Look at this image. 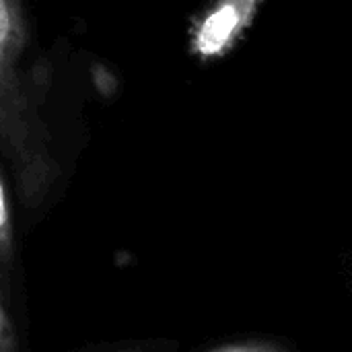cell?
I'll list each match as a JSON object with an SVG mask.
<instances>
[{"instance_id": "obj_1", "label": "cell", "mask_w": 352, "mask_h": 352, "mask_svg": "<svg viewBox=\"0 0 352 352\" xmlns=\"http://www.w3.org/2000/svg\"><path fill=\"white\" fill-rule=\"evenodd\" d=\"M27 39L21 0H0V151L12 163L23 198L37 202L54 184L58 165L21 72Z\"/></svg>"}, {"instance_id": "obj_2", "label": "cell", "mask_w": 352, "mask_h": 352, "mask_svg": "<svg viewBox=\"0 0 352 352\" xmlns=\"http://www.w3.org/2000/svg\"><path fill=\"white\" fill-rule=\"evenodd\" d=\"M266 0H214L190 29V54L200 62L225 58L254 25Z\"/></svg>"}, {"instance_id": "obj_3", "label": "cell", "mask_w": 352, "mask_h": 352, "mask_svg": "<svg viewBox=\"0 0 352 352\" xmlns=\"http://www.w3.org/2000/svg\"><path fill=\"white\" fill-rule=\"evenodd\" d=\"M12 254V221L4 182L0 177V256L10 258Z\"/></svg>"}, {"instance_id": "obj_4", "label": "cell", "mask_w": 352, "mask_h": 352, "mask_svg": "<svg viewBox=\"0 0 352 352\" xmlns=\"http://www.w3.org/2000/svg\"><path fill=\"white\" fill-rule=\"evenodd\" d=\"M0 352H16V334L2 301H0Z\"/></svg>"}, {"instance_id": "obj_5", "label": "cell", "mask_w": 352, "mask_h": 352, "mask_svg": "<svg viewBox=\"0 0 352 352\" xmlns=\"http://www.w3.org/2000/svg\"><path fill=\"white\" fill-rule=\"evenodd\" d=\"M223 352H243V351H223Z\"/></svg>"}]
</instances>
